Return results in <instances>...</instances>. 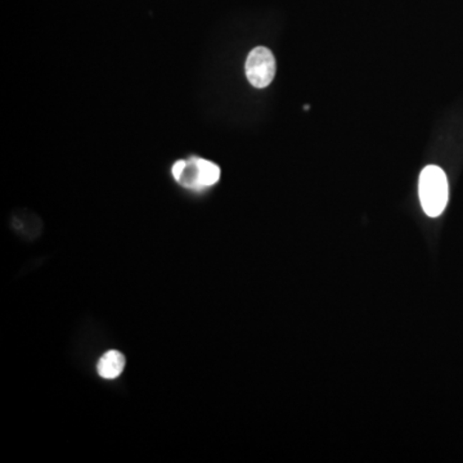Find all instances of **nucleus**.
I'll use <instances>...</instances> for the list:
<instances>
[{"mask_svg": "<svg viewBox=\"0 0 463 463\" xmlns=\"http://www.w3.org/2000/svg\"><path fill=\"white\" fill-rule=\"evenodd\" d=\"M186 165H187V161H184V160L177 161V163L173 165L172 173H173V177L175 178V181H178L179 178L181 177V174H183L184 167H186Z\"/></svg>", "mask_w": 463, "mask_h": 463, "instance_id": "39448f33", "label": "nucleus"}, {"mask_svg": "<svg viewBox=\"0 0 463 463\" xmlns=\"http://www.w3.org/2000/svg\"><path fill=\"white\" fill-rule=\"evenodd\" d=\"M246 76L255 88H266L275 76V58L266 47H258L250 52L246 61Z\"/></svg>", "mask_w": 463, "mask_h": 463, "instance_id": "f03ea898", "label": "nucleus"}, {"mask_svg": "<svg viewBox=\"0 0 463 463\" xmlns=\"http://www.w3.org/2000/svg\"><path fill=\"white\" fill-rule=\"evenodd\" d=\"M419 195L423 212L430 218L443 214L448 204L450 187L444 170L436 165H428L422 170L419 181Z\"/></svg>", "mask_w": 463, "mask_h": 463, "instance_id": "f257e3e1", "label": "nucleus"}, {"mask_svg": "<svg viewBox=\"0 0 463 463\" xmlns=\"http://www.w3.org/2000/svg\"><path fill=\"white\" fill-rule=\"evenodd\" d=\"M127 360L123 353L118 351H110L102 355L96 365V372L104 380H115L123 374Z\"/></svg>", "mask_w": 463, "mask_h": 463, "instance_id": "7ed1b4c3", "label": "nucleus"}, {"mask_svg": "<svg viewBox=\"0 0 463 463\" xmlns=\"http://www.w3.org/2000/svg\"><path fill=\"white\" fill-rule=\"evenodd\" d=\"M196 164H197L198 181H200L201 189L218 183L219 179H220V169H219L218 165L200 158H196Z\"/></svg>", "mask_w": 463, "mask_h": 463, "instance_id": "20e7f679", "label": "nucleus"}]
</instances>
